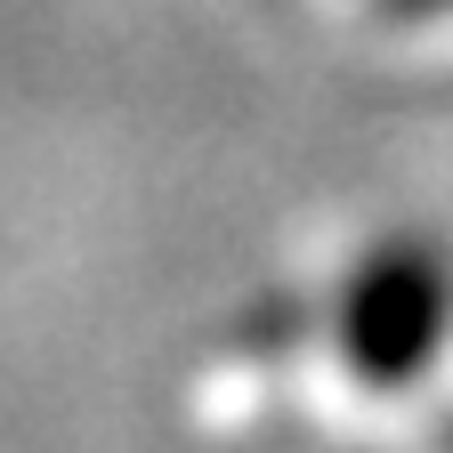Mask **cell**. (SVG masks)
<instances>
[{
  "instance_id": "cell-1",
  "label": "cell",
  "mask_w": 453,
  "mask_h": 453,
  "mask_svg": "<svg viewBox=\"0 0 453 453\" xmlns=\"http://www.w3.org/2000/svg\"><path fill=\"white\" fill-rule=\"evenodd\" d=\"M445 324H453V267L437 243L396 235L380 243L357 283H349V308H340V349L349 365L380 388L413 380L437 349H445Z\"/></svg>"
},
{
  "instance_id": "cell-2",
  "label": "cell",
  "mask_w": 453,
  "mask_h": 453,
  "mask_svg": "<svg viewBox=\"0 0 453 453\" xmlns=\"http://www.w3.org/2000/svg\"><path fill=\"white\" fill-rule=\"evenodd\" d=\"M380 9H388V17H445L453 0H380Z\"/></svg>"
}]
</instances>
